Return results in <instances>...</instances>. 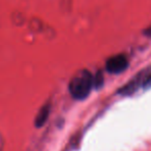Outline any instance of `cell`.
I'll list each match as a JSON object with an SVG mask.
<instances>
[{"label":"cell","instance_id":"6da1fadb","mask_svg":"<svg viewBox=\"0 0 151 151\" xmlns=\"http://www.w3.org/2000/svg\"><path fill=\"white\" fill-rule=\"evenodd\" d=\"M94 85V78L87 69H81L73 76L68 85L70 94L76 99H84L88 96L92 86Z\"/></svg>","mask_w":151,"mask_h":151},{"label":"cell","instance_id":"7a4b0ae2","mask_svg":"<svg viewBox=\"0 0 151 151\" xmlns=\"http://www.w3.org/2000/svg\"><path fill=\"white\" fill-rule=\"evenodd\" d=\"M151 73V66L142 69L140 73H138L132 80H129L123 87L119 89L118 92L122 95H132L136 93L139 89H144L145 83Z\"/></svg>","mask_w":151,"mask_h":151},{"label":"cell","instance_id":"3957f363","mask_svg":"<svg viewBox=\"0 0 151 151\" xmlns=\"http://www.w3.org/2000/svg\"><path fill=\"white\" fill-rule=\"evenodd\" d=\"M128 66V60L125 55L118 54L108 59L106 62V68L111 73H120Z\"/></svg>","mask_w":151,"mask_h":151},{"label":"cell","instance_id":"277c9868","mask_svg":"<svg viewBox=\"0 0 151 151\" xmlns=\"http://www.w3.org/2000/svg\"><path fill=\"white\" fill-rule=\"evenodd\" d=\"M49 114H50V105L47 104V105L42 106L40 108V112L38 114L36 115V118H35V125L37 127H40L45 124V122L47 121L49 117Z\"/></svg>","mask_w":151,"mask_h":151},{"label":"cell","instance_id":"5b68a950","mask_svg":"<svg viewBox=\"0 0 151 151\" xmlns=\"http://www.w3.org/2000/svg\"><path fill=\"white\" fill-rule=\"evenodd\" d=\"M103 83H104L103 73L99 71V73H97V75L95 76V78H94V86L96 87V88H99V87H101V85H103Z\"/></svg>","mask_w":151,"mask_h":151},{"label":"cell","instance_id":"8992f818","mask_svg":"<svg viewBox=\"0 0 151 151\" xmlns=\"http://www.w3.org/2000/svg\"><path fill=\"white\" fill-rule=\"evenodd\" d=\"M149 88H151V73L148 77V79H147L146 83H145V86H144V89H149Z\"/></svg>","mask_w":151,"mask_h":151},{"label":"cell","instance_id":"52a82bcc","mask_svg":"<svg viewBox=\"0 0 151 151\" xmlns=\"http://www.w3.org/2000/svg\"><path fill=\"white\" fill-rule=\"evenodd\" d=\"M143 32H144V34L146 36H148V37H151V25L148 26V27H147Z\"/></svg>","mask_w":151,"mask_h":151}]
</instances>
